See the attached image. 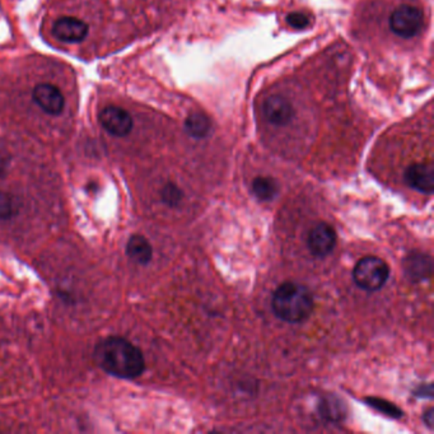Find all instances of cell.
I'll use <instances>...</instances> for the list:
<instances>
[{"label":"cell","instance_id":"3957f363","mask_svg":"<svg viewBox=\"0 0 434 434\" xmlns=\"http://www.w3.org/2000/svg\"><path fill=\"white\" fill-rule=\"evenodd\" d=\"M390 276L388 262L377 256H367L357 262L353 272L355 284L358 287L374 292L383 287Z\"/></svg>","mask_w":434,"mask_h":434},{"label":"cell","instance_id":"5b68a950","mask_svg":"<svg viewBox=\"0 0 434 434\" xmlns=\"http://www.w3.org/2000/svg\"><path fill=\"white\" fill-rule=\"evenodd\" d=\"M98 120L107 133L117 136V138L127 136L132 133L134 127L132 115L129 114L122 107H105L100 113Z\"/></svg>","mask_w":434,"mask_h":434},{"label":"cell","instance_id":"4fadbf2b","mask_svg":"<svg viewBox=\"0 0 434 434\" xmlns=\"http://www.w3.org/2000/svg\"><path fill=\"white\" fill-rule=\"evenodd\" d=\"M210 120L207 115L195 113L189 115L185 120V130L186 133L193 136L195 139H203L205 138L210 132Z\"/></svg>","mask_w":434,"mask_h":434},{"label":"cell","instance_id":"5bb4252c","mask_svg":"<svg viewBox=\"0 0 434 434\" xmlns=\"http://www.w3.org/2000/svg\"><path fill=\"white\" fill-rule=\"evenodd\" d=\"M253 193L259 200H273L279 194V184L272 177H257L253 182Z\"/></svg>","mask_w":434,"mask_h":434},{"label":"cell","instance_id":"ac0fdd59","mask_svg":"<svg viewBox=\"0 0 434 434\" xmlns=\"http://www.w3.org/2000/svg\"><path fill=\"white\" fill-rule=\"evenodd\" d=\"M287 22L288 25L294 30H305L309 26V18L307 14L301 13V12L288 14Z\"/></svg>","mask_w":434,"mask_h":434},{"label":"cell","instance_id":"8992f818","mask_svg":"<svg viewBox=\"0 0 434 434\" xmlns=\"http://www.w3.org/2000/svg\"><path fill=\"white\" fill-rule=\"evenodd\" d=\"M32 98L44 113L59 116L65 107V97L59 88L50 83H40L34 88Z\"/></svg>","mask_w":434,"mask_h":434},{"label":"cell","instance_id":"9a60e30c","mask_svg":"<svg viewBox=\"0 0 434 434\" xmlns=\"http://www.w3.org/2000/svg\"><path fill=\"white\" fill-rule=\"evenodd\" d=\"M18 213V201L4 191H0V219H9Z\"/></svg>","mask_w":434,"mask_h":434},{"label":"cell","instance_id":"277c9868","mask_svg":"<svg viewBox=\"0 0 434 434\" xmlns=\"http://www.w3.org/2000/svg\"><path fill=\"white\" fill-rule=\"evenodd\" d=\"M423 27V13L413 6H400L390 17V28L396 36L411 39L421 32Z\"/></svg>","mask_w":434,"mask_h":434},{"label":"cell","instance_id":"ffe728a7","mask_svg":"<svg viewBox=\"0 0 434 434\" xmlns=\"http://www.w3.org/2000/svg\"><path fill=\"white\" fill-rule=\"evenodd\" d=\"M4 170H6V162L3 160V157L0 155V176L3 174V172H4Z\"/></svg>","mask_w":434,"mask_h":434},{"label":"cell","instance_id":"2e32d148","mask_svg":"<svg viewBox=\"0 0 434 434\" xmlns=\"http://www.w3.org/2000/svg\"><path fill=\"white\" fill-rule=\"evenodd\" d=\"M367 401L372 408L381 411L383 414L390 415L392 418H400L401 415H402V411H401L400 409L397 408L394 404L388 402V401L376 399V397H371Z\"/></svg>","mask_w":434,"mask_h":434},{"label":"cell","instance_id":"7a4b0ae2","mask_svg":"<svg viewBox=\"0 0 434 434\" xmlns=\"http://www.w3.org/2000/svg\"><path fill=\"white\" fill-rule=\"evenodd\" d=\"M273 311L283 321L298 324L307 320L314 311V297L308 288L287 281L276 288L273 294Z\"/></svg>","mask_w":434,"mask_h":434},{"label":"cell","instance_id":"9c48e42d","mask_svg":"<svg viewBox=\"0 0 434 434\" xmlns=\"http://www.w3.org/2000/svg\"><path fill=\"white\" fill-rule=\"evenodd\" d=\"M262 113L267 122H270L275 127H283V125L289 124L292 120L293 107H292L291 101L287 100L286 97L274 94V96L267 97L264 102Z\"/></svg>","mask_w":434,"mask_h":434},{"label":"cell","instance_id":"ba28073f","mask_svg":"<svg viewBox=\"0 0 434 434\" xmlns=\"http://www.w3.org/2000/svg\"><path fill=\"white\" fill-rule=\"evenodd\" d=\"M336 245V232L328 223H319L309 232L308 248L317 257H325L334 251Z\"/></svg>","mask_w":434,"mask_h":434},{"label":"cell","instance_id":"7c38bea8","mask_svg":"<svg viewBox=\"0 0 434 434\" xmlns=\"http://www.w3.org/2000/svg\"><path fill=\"white\" fill-rule=\"evenodd\" d=\"M405 269L411 281H421L430 274L432 262L426 255L413 254L405 260Z\"/></svg>","mask_w":434,"mask_h":434},{"label":"cell","instance_id":"8fae6325","mask_svg":"<svg viewBox=\"0 0 434 434\" xmlns=\"http://www.w3.org/2000/svg\"><path fill=\"white\" fill-rule=\"evenodd\" d=\"M127 254L134 262L147 265L153 257V248L146 237L135 234L127 241Z\"/></svg>","mask_w":434,"mask_h":434},{"label":"cell","instance_id":"30bf717a","mask_svg":"<svg viewBox=\"0 0 434 434\" xmlns=\"http://www.w3.org/2000/svg\"><path fill=\"white\" fill-rule=\"evenodd\" d=\"M405 180L410 187L424 194H432L434 190V171L430 163H414L407 170Z\"/></svg>","mask_w":434,"mask_h":434},{"label":"cell","instance_id":"e0dca14e","mask_svg":"<svg viewBox=\"0 0 434 434\" xmlns=\"http://www.w3.org/2000/svg\"><path fill=\"white\" fill-rule=\"evenodd\" d=\"M181 195L182 194H181L180 189L174 186V184H168L162 191L163 201L167 203L168 205H171V207L177 205L180 203Z\"/></svg>","mask_w":434,"mask_h":434},{"label":"cell","instance_id":"52a82bcc","mask_svg":"<svg viewBox=\"0 0 434 434\" xmlns=\"http://www.w3.org/2000/svg\"><path fill=\"white\" fill-rule=\"evenodd\" d=\"M89 26L77 17H60L53 26V37L61 42H82L87 39Z\"/></svg>","mask_w":434,"mask_h":434},{"label":"cell","instance_id":"d6986e66","mask_svg":"<svg viewBox=\"0 0 434 434\" xmlns=\"http://www.w3.org/2000/svg\"><path fill=\"white\" fill-rule=\"evenodd\" d=\"M424 416H426V419H427L428 427L432 428V426H433V410L429 409L427 413L424 414Z\"/></svg>","mask_w":434,"mask_h":434},{"label":"cell","instance_id":"6da1fadb","mask_svg":"<svg viewBox=\"0 0 434 434\" xmlns=\"http://www.w3.org/2000/svg\"><path fill=\"white\" fill-rule=\"evenodd\" d=\"M94 361L107 374L119 378L133 380L146 369V362L141 350L130 341L111 336L100 341L94 349Z\"/></svg>","mask_w":434,"mask_h":434}]
</instances>
